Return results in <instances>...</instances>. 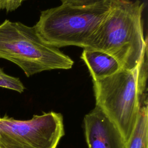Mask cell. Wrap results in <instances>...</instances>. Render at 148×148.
I'll list each match as a JSON object with an SVG mask.
<instances>
[{
    "instance_id": "obj_1",
    "label": "cell",
    "mask_w": 148,
    "mask_h": 148,
    "mask_svg": "<svg viewBox=\"0 0 148 148\" xmlns=\"http://www.w3.org/2000/svg\"><path fill=\"white\" fill-rule=\"evenodd\" d=\"M147 49L137 66L120 68L114 73L92 79L95 106L120 132L124 143L135 127L139 109L147 98Z\"/></svg>"
},
{
    "instance_id": "obj_2",
    "label": "cell",
    "mask_w": 148,
    "mask_h": 148,
    "mask_svg": "<svg viewBox=\"0 0 148 148\" xmlns=\"http://www.w3.org/2000/svg\"><path fill=\"white\" fill-rule=\"evenodd\" d=\"M143 9L144 3L139 0H111L109 13L84 49L110 54L120 68H135L147 49L142 19Z\"/></svg>"
},
{
    "instance_id": "obj_3",
    "label": "cell",
    "mask_w": 148,
    "mask_h": 148,
    "mask_svg": "<svg viewBox=\"0 0 148 148\" xmlns=\"http://www.w3.org/2000/svg\"><path fill=\"white\" fill-rule=\"evenodd\" d=\"M0 58L18 65L27 77L45 71L69 69L73 61L45 42L35 26L5 20L0 24Z\"/></svg>"
},
{
    "instance_id": "obj_4",
    "label": "cell",
    "mask_w": 148,
    "mask_h": 148,
    "mask_svg": "<svg viewBox=\"0 0 148 148\" xmlns=\"http://www.w3.org/2000/svg\"><path fill=\"white\" fill-rule=\"evenodd\" d=\"M111 0L95 4L60 6L41 12L34 25L41 38L57 48L76 46L84 49L109 13Z\"/></svg>"
},
{
    "instance_id": "obj_5",
    "label": "cell",
    "mask_w": 148,
    "mask_h": 148,
    "mask_svg": "<svg viewBox=\"0 0 148 148\" xmlns=\"http://www.w3.org/2000/svg\"><path fill=\"white\" fill-rule=\"evenodd\" d=\"M64 134L63 117L53 111L26 120L0 117V148H57Z\"/></svg>"
},
{
    "instance_id": "obj_6",
    "label": "cell",
    "mask_w": 148,
    "mask_h": 148,
    "mask_svg": "<svg viewBox=\"0 0 148 148\" xmlns=\"http://www.w3.org/2000/svg\"><path fill=\"white\" fill-rule=\"evenodd\" d=\"M83 124L88 148H124L120 132L98 107L84 116Z\"/></svg>"
},
{
    "instance_id": "obj_7",
    "label": "cell",
    "mask_w": 148,
    "mask_h": 148,
    "mask_svg": "<svg viewBox=\"0 0 148 148\" xmlns=\"http://www.w3.org/2000/svg\"><path fill=\"white\" fill-rule=\"evenodd\" d=\"M81 58L87 65L92 79L110 76L120 68L117 60L103 51L84 49Z\"/></svg>"
},
{
    "instance_id": "obj_8",
    "label": "cell",
    "mask_w": 148,
    "mask_h": 148,
    "mask_svg": "<svg viewBox=\"0 0 148 148\" xmlns=\"http://www.w3.org/2000/svg\"><path fill=\"white\" fill-rule=\"evenodd\" d=\"M147 98L143 101L131 135L124 143V148H147L148 104Z\"/></svg>"
},
{
    "instance_id": "obj_9",
    "label": "cell",
    "mask_w": 148,
    "mask_h": 148,
    "mask_svg": "<svg viewBox=\"0 0 148 148\" xmlns=\"http://www.w3.org/2000/svg\"><path fill=\"white\" fill-rule=\"evenodd\" d=\"M0 87L23 92L25 87L19 78L6 74L0 67Z\"/></svg>"
},
{
    "instance_id": "obj_10",
    "label": "cell",
    "mask_w": 148,
    "mask_h": 148,
    "mask_svg": "<svg viewBox=\"0 0 148 148\" xmlns=\"http://www.w3.org/2000/svg\"><path fill=\"white\" fill-rule=\"evenodd\" d=\"M23 0H0V10L12 12L20 7Z\"/></svg>"
},
{
    "instance_id": "obj_11",
    "label": "cell",
    "mask_w": 148,
    "mask_h": 148,
    "mask_svg": "<svg viewBox=\"0 0 148 148\" xmlns=\"http://www.w3.org/2000/svg\"><path fill=\"white\" fill-rule=\"evenodd\" d=\"M62 3L70 4L74 6H86L95 4L103 0H61Z\"/></svg>"
}]
</instances>
